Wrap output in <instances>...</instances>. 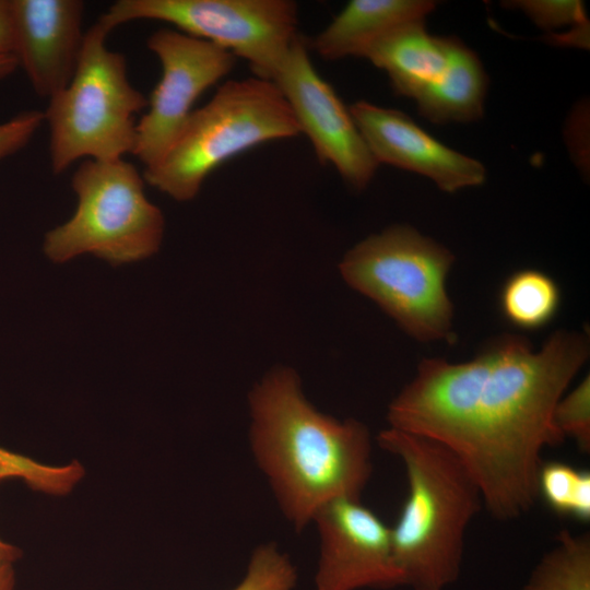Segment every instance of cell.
I'll use <instances>...</instances> for the list:
<instances>
[{
	"label": "cell",
	"mask_w": 590,
	"mask_h": 590,
	"mask_svg": "<svg viewBox=\"0 0 590 590\" xmlns=\"http://www.w3.org/2000/svg\"><path fill=\"white\" fill-rule=\"evenodd\" d=\"M589 352L586 333L558 330L538 351L523 337L504 334L469 362L423 358L388 406L389 427L445 446L487 512L515 520L539 499L543 450L565 440L554 408Z\"/></svg>",
	"instance_id": "cell-1"
},
{
	"label": "cell",
	"mask_w": 590,
	"mask_h": 590,
	"mask_svg": "<svg viewBox=\"0 0 590 590\" xmlns=\"http://www.w3.org/2000/svg\"><path fill=\"white\" fill-rule=\"evenodd\" d=\"M248 404L253 457L297 532L324 504L361 499L373 471L365 424L318 411L305 397L296 370L284 365L252 387Z\"/></svg>",
	"instance_id": "cell-2"
},
{
	"label": "cell",
	"mask_w": 590,
	"mask_h": 590,
	"mask_svg": "<svg viewBox=\"0 0 590 590\" xmlns=\"http://www.w3.org/2000/svg\"><path fill=\"white\" fill-rule=\"evenodd\" d=\"M378 445L404 465L408 494L390 528L404 586L445 590L459 578L468 528L483 508L480 489L445 446L387 427Z\"/></svg>",
	"instance_id": "cell-3"
},
{
	"label": "cell",
	"mask_w": 590,
	"mask_h": 590,
	"mask_svg": "<svg viewBox=\"0 0 590 590\" xmlns=\"http://www.w3.org/2000/svg\"><path fill=\"white\" fill-rule=\"evenodd\" d=\"M300 134L276 85L258 76L228 80L194 109L182 131L143 178L176 201L197 197L206 177L229 158L272 140Z\"/></svg>",
	"instance_id": "cell-4"
},
{
	"label": "cell",
	"mask_w": 590,
	"mask_h": 590,
	"mask_svg": "<svg viewBox=\"0 0 590 590\" xmlns=\"http://www.w3.org/2000/svg\"><path fill=\"white\" fill-rule=\"evenodd\" d=\"M101 19L85 32L75 72L44 111L54 174L81 158L111 161L132 154L135 114L148 99L128 79L126 57L109 50Z\"/></svg>",
	"instance_id": "cell-5"
},
{
	"label": "cell",
	"mask_w": 590,
	"mask_h": 590,
	"mask_svg": "<svg viewBox=\"0 0 590 590\" xmlns=\"http://www.w3.org/2000/svg\"><path fill=\"white\" fill-rule=\"evenodd\" d=\"M455 256L409 225H391L349 249L339 263L345 283L375 302L410 337L453 343L446 279Z\"/></svg>",
	"instance_id": "cell-6"
},
{
	"label": "cell",
	"mask_w": 590,
	"mask_h": 590,
	"mask_svg": "<svg viewBox=\"0 0 590 590\" xmlns=\"http://www.w3.org/2000/svg\"><path fill=\"white\" fill-rule=\"evenodd\" d=\"M71 185L78 197L72 217L48 232L44 251L55 262L93 253L111 266L134 262L161 247L165 221L144 193V178L123 158L85 160Z\"/></svg>",
	"instance_id": "cell-7"
},
{
	"label": "cell",
	"mask_w": 590,
	"mask_h": 590,
	"mask_svg": "<svg viewBox=\"0 0 590 590\" xmlns=\"http://www.w3.org/2000/svg\"><path fill=\"white\" fill-rule=\"evenodd\" d=\"M99 19L113 31L134 20H156L212 43L270 80L297 37L292 0H118Z\"/></svg>",
	"instance_id": "cell-8"
},
{
	"label": "cell",
	"mask_w": 590,
	"mask_h": 590,
	"mask_svg": "<svg viewBox=\"0 0 590 590\" xmlns=\"http://www.w3.org/2000/svg\"><path fill=\"white\" fill-rule=\"evenodd\" d=\"M162 75L137 122L133 155L149 168L174 144L197 99L235 67L229 51L178 30L160 28L148 38Z\"/></svg>",
	"instance_id": "cell-9"
},
{
	"label": "cell",
	"mask_w": 590,
	"mask_h": 590,
	"mask_svg": "<svg viewBox=\"0 0 590 590\" xmlns=\"http://www.w3.org/2000/svg\"><path fill=\"white\" fill-rule=\"evenodd\" d=\"M308 48L307 40L298 34L270 81L282 93L320 163L332 165L351 188L364 190L379 164L350 108L317 72Z\"/></svg>",
	"instance_id": "cell-10"
},
{
	"label": "cell",
	"mask_w": 590,
	"mask_h": 590,
	"mask_svg": "<svg viewBox=\"0 0 590 590\" xmlns=\"http://www.w3.org/2000/svg\"><path fill=\"white\" fill-rule=\"evenodd\" d=\"M312 520L320 536L315 590L404 586L390 528L361 499H333L321 506Z\"/></svg>",
	"instance_id": "cell-11"
},
{
	"label": "cell",
	"mask_w": 590,
	"mask_h": 590,
	"mask_svg": "<svg viewBox=\"0 0 590 590\" xmlns=\"http://www.w3.org/2000/svg\"><path fill=\"white\" fill-rule=\"evenodd\" d=\"M349 108L378 164L427 177L449 193L485 181L486 169L480 161L439 142L404 113L366 101Z\"/></svg>",
	"instance_id": "cell-12"
},
{
	"label": "cell",
	"mask_w": 590,
	"mask_h": 590,
	"mask_svg": "<svg viewBox=\"0 0 590 590\" xmlns=\"http://www.w3.org/2000/svg\"><path fill=\"white\" fill-rule=\"evenodd\" d=\"M14 56L34 88L50 98L71 81L82 51L80 0H10Z\"/></svg>",
	"instance_id": "cell-13"
},
{
	"label": "cell",
	"mask_w": 590,
	"mask_h": 590,
	"mask_svg": "<svg viewBox=\"0 0 590 590\" xmlns=\"http://www.w3.org/2000/svg\"><path fill=\"white\" fill-rule=\"evenodd\" d=\"M435 8L430 0H352L308 46L326 60L362 58L373 43L404 24L425 21Z\"/></svg>",
	"instance_id": "cell-14"
},
{
	"label": "cell",
	"mask_w": 590,
	"mask_h": 590,
	"mask_svg": "<svg viewBox=\"0 0 590 590\" xmlns=\"http://www.w3.org/2000/svg\"><path fill=\"white\" fill-rule=\"evenodd\" d=\"M456 40L434 36L425 21H415L373 43L362 58L387 73L397 94L414 99L441 75Z\"/></svg>",
	"instance_id": "cell-15"
},
{
	"label": "cell",
	"mask_w": 590,
	"mask_h": 590,
	"mask_svg": "<svg viewBox=\"0 0 590 590\" xmlns=\"http://www.w3.org/2000/svg\"><path fill=\"white\" fill-rule=\"evenodd\" d=\"M488 79L477 55L457 38L441 75L414 101L434 123L472 122L483 116Z\"/></svg>",
	"instance_id": "cell-16"
},
{
	"label": "cell",
	"mask_w": 590,
	"mask_h": 590,
	"mask_svg": "<svg viewBox=\"0 0 590 590\" xmlns=\"http://www.w3.org/2000/svg\"><path fill=\"white\" fill-rule=\"evenodd\" d=\"M560 290L547 274L524 269L511 274L502 287L499 306L512 326L536 330L546 326L557 314Z\"/></svg>",
	"instance_id": "cell-17"
},
{
	"label": "cell",
	"mask_w": 590,
	"mask_h": 590,
	"mask_svg": "<svg viewBox=\"0 0 590 590\" xmlns=\"http://www.w3.org/2000/svg\"><path fill=\"white\" fill-rule=\"evenodd\" d=\"M520 590H590V534L560 531Z\"/></svg>",
	"instance_id": "cell-18"
},
{
	"label": "cell",
	"mask_w": 590,
	"mask_h": 590,
	"mask_svg": "<svg viewBox=\"0 0 590 590\" xmlns=\"http://www.w3.org/2000/svg\"><path fill=\"white\" fill-rule=\"evenodd\" d=\"M538 498L556 515L580 522L590 520V472L562 461H542Z\"/></svg>",
	"instance_id": "cell-19"
},
{
	"label": "cell",
	"mask_w": 590,
	"mask_h": 590,
	"mask_svg": "<svg viewBox=\"0 0 590 590\" xmlns=\"http://www.w3.org/2000/svg\"><path fill=\"white\" fill-rule=\"evenodd\" d=\"M296 568L274 543L258 546L251 555L244 579L233 590H293Z\"/></svg>",
	"instance_id": "cell-20"
},
{
	"label": "cell",
	"mask_w": 590,
	"mask_h": 590,
	"mask_svg": "<svg viewBox=\"0 0 590 590\" xmlns=\"http://www.w3.org/2000/svg\"><path fill=\"white\" fill-rule=\"evenodd\" d=\"M553 423L564 439L569 437L582 452H590L589 376L558 400L553 412Z\"/></svg>",
	"instance_id": "cell-21"
},
{
	"label": "cell",
	"mask_w": 590,
	"mask_h": 590,
	"mask_svg": "<svg viewBox=\"0 0 590 590\" xmlns=\"http://www.w3.org/2000/svg\"><path fill=\"white\" fill-rule=\"evenodd\" d=\"M506 5L522 11L536 26L550 33L564 26H589L580 1L519 0L508 1Z\"/></svg>",
	"instance_id": "cell-22"
},
{
	"label": "cell",
	"mask_w": 590,
	"mask_h": 590,
	"mask_svg": "<svg viewBox=\"0 0 590 590\" xmlns=\"http://www.w3.org/2000/svg\"><path fill=\"white\" fill-rule=\"evenodd\" d=\"M44 121V111L32 109L0 123V161L23 149Z\"/></svg>",
	"instance_id": "cell-23"
},
{
	"label": "cell",
	"mask_w": 590,
	"mask_h": 590,
	"mask_svg": "<svg viewBox=\"0 0 590 590\" xmlns=\"http://www.w3.org/2000/svg\"><path fill=\"white\" fill-rule=\"evenodd\" d=\"M0 55H14L10 0H0Z\"/></svg>",
	"instance_id": "cell-24"
},
{
	"label": "cell",
	"mask_w": 590,
	"mask_h": 590,
	"mask_svg": "<svg viewBox=\"0 0 590 590\" xmlns=\"http://www.w3.org/2000/svg\"><path fill=\"white\" fill-rule=\"evenodd\" d=\"M21 556V551L13 546L7 551H0V590H14V562Z\"/></svg>",
	"instance_id": "cell-25"
},
{
	"label": "cell",
	"mask_w": 590,
	"mask_h": 590,
	"mask_svg": "<svg viewBox=\"0 0 590 590\" xmlns=\"http://www.w3.org/2000/svg\"><path fill=\"white\" fill-rule=\"evenodd\" d=\"M19 67L14 55H0V81L12 74Z\"/></svg>",
	"instance_id": "cell-26"
},
{
	"label": "cell",
	"mask_w": 590,
	"mask_h": 590,
	"mask_svg": "<svg viewBox=\"0 0 590 590\" xmlns=\"http://www.w3.org/2000/svg\"><path fill=\"white\" fill-rule=\"evenodd\" d=\"M8 477H19V474L14 469L0 463V481H2L4 479H8ZM12 546L13 545L3 542L0 539V551L9 550Z\"/></svg>",
	"instance_id": "cell-27"
},
{
	"label": "cell",
	"mask_w": 590,
	"mask_h": 590,
	"mask_svg": "<svg viewBox=\"0 0 590 590\" xmlns=\"http://www.w3.org/2000/svg\"><path fill=\"white\" fill-rule=\"evenodd\" d=\"M10 457V452L0 448V462L7 461Z\"/></svg>",
	"instance_id": "cell-28"
}]
</instances>
